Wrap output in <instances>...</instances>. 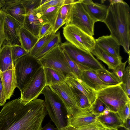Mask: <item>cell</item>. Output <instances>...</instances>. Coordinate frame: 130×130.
<instances>
[{"label": "cell", "instance_id": "obj_1", "mask_svg": "<svg viewBox=\"0 0 130 130\" xmlns=\"http://www.w3.org/2000/svg\"><path fill=\"white\" fill-rule=\"evenodd\" d=\"M47 114L43 100L24 102L16 99L7 103L0 111V130H41Z\"/></svg>", "mask_w": 130, "mask_h": 130}, {"label": "cell", "instance_id": "obj_2", "mask_svg": "<svg viewBox=\"0 0 130 130\" xmlns=\"http://www.w3.org/2000/svg\"><path fill=\"white\" fill-rule=\"evenodd\" d=\"M114 38L130 56V8L124 2L108 7L106 17L103 22Z\"/></svg>", "mask_w": 130, "mask_h": 130}, {"label": "cell", "instance_id": "obj_3", "mask_svg": "<svg viewBox=\"0 0 130 130\" xmlns=\"http://www.w3.org/2000/svg\"><path fill=\"white\" fill-rule=\"evenodd\" d=\"M45 98L47 114L57 127L60 130L68 125V113L64 103L59 96L48 86L41 93Z\"/></svg>", "mask_w": 130, "mask_h": 130}, {"label": "cell", "instance_id": "obj_4", "mask_svg": "<svg viewBox=\"0 0 130 130\" xmlns=\"http://www.w3.org/2000/svg\"><path fill=\"white\" fill-rule=\"evenodd\" d=\"M42 67L39 60L29 54L15 61L14 68L17 87L21 92Z\"/></svg>", "mask_w": 130, "mask_h": 130}, {"label": "cell", "instance_id": "obj_5", "mask_svg": "<svg viewBox=\"0 0 130 130\" xmlns=\"http://www.w3.org/2000/svg\"><path fill=\"white\" fill-rule=\"evenodd\" d=\"M60 45L63 51L82 71H96L104 68L90 52L78 48L67 41L61 43Z\"/></svg>", "mask_w": 130, "mask_h": 130}, {"label": "cell", "instance_id": "obj_6", "mask_svg": "<svg viewBox=\"0 0 130 130\" xmlns=\"http://www.w3.org/2000/svg\"><path fill=\"white\" fill-rule=\"evenodd\" d=\"M60 44L54 47L39 60L43 67L57 70L62 73L66 78L76 79L77 77L69 67Z\"/></svg>", "mask_w": 130, "mask_h": 130}, {"label": "cell", "instance_id": "obj_7", "mask_svg": "<svg viewBox=\"0 0 130 130\" xmlns=\"http://www.w3.org/2000/svg\"><path fill=\"white\" fill-rule=\"evenodd\" d=\"M96 98L103 102L110 111L117 112L130 99L120 84L109 86L96 92Z\"/></svg>", "mask_w": 130, "mask_h": 130}, {"label": "cell", "instance_id": "obj_8", "mask_svg": "<svg viewBox=\"0 0 130 130\" xmlns=\"http://www.w3.org/2000/svg\"><path fill=\"white\" fill-rule=\"evenodd\" d=\"M63 34L67 41L76 47L90 52L95 45L93 36L71 24H66L63 28Z\"/></svg>", "mask_w": 130, "mask_h": 130}, {"label": "cell", "instance_id": "obj_9", "mask_svg": "<svg viewBox=\"0 0 130 130\" xmlns=\"http://www.w3.org/2000/svg\"><path fill=\"white\" fill-rule=\"evenodd\" d=\"M82 0H75L68 24L73 25L90 36H93L95 22L84 8L81 3Z\"/></svg>", "mask_w": 130, "mask_h": 130}, {"label": "cell", "instance_id": "obj_10", "mask_svg": "<svg viewBox=\"0 0 130 130\" xmlns=\"http://www.w3.org/2000/svg\"><path fill=\"white\" fill-rule=\"evenodd\" d=\"M49 87L64 103L67 110L68 119L75 116L82 112L87 111L79 107L72 88L65 82Z\"/></svg>", "mask_w": 130, "mask_h": 130}, {"label": "cell", "instance_id": "obj_11", "mask_svg": "<svg viewBox=\"0 0 130 130\" xmlns=\"http://www.w3.org/2000/svg\"><path fill=\"white\" fill-rule=\"evenodd\" d=\"M46 86L43 67L37 71L21 92L20 101L29 102L37 99Z\"/></svg>", "mask_w": 130, "mask_h": 130}, {"label": "cell", "instance_id": "obj_12", "mask_svg": "<svg viewBox=\"0 0 130 130\" xmlns=\"http://www.w3.org/2000/svg\"><path fill=\"white\" fill-rule=\"evenodd\" d=\"M22 25L13 18L6 14L4 26L6 44L11 46H21L19 32Z\"/></svg>", "mask_w": 130, "mask_h": 130}, {"label": "cell", "instance_id": "obj_13", "mask_svg": "<svg viewBox=\"0 0 130 130\" xmlns=\"http://www.w3.org/2000/svg\"><path fill=\"white\" fill-rule=\"evenodd\" d=\"M1 9L22 25L26 14L22 0H6Z\"/></svg>", "mask_w": 130, "mask_h": 130}, {"label": "cell", "instance_id": "obj_14", "mask_svg": "<svg viewBox=\"0 0 130 130\" xmlns=\"http://www.w3.org/2000/svg\"><path fill=\"white\" fill-rule=\"evenodd\" d=\"M81 3L84 8L91 18L96 22H103L107 13L108 7L92 0H82Z\"/></svg>", "mask_w": 130, "mask_h": 130}, {"label": "cell", "instance_id": "obj_15", "mask_svg": "<svg viewBox=\"0 0 130 130\" xmlns=\"http://www.w3.org/2000/svg\"><path fill=\"white\" fill-rule=\"evenodd\" d=\"M46 22H47L42 17L41 12L36 10L32 13L26 15L22 25L38 38L40 29L42 25Z\"/></svg>", "mask_w": 130, "mask_h": 130}, {"label": "cell", "instance_id": "obj_16", "mask_svg": "<svg viewBox=\"0 0 130 130\" xmlns=\"http://www.w3.org/2000/svg\"><path fill=\"white\" fill-rule=\"evenodd\" d=\"M96 44L104 51L116 57L119 58L120 45L110 35L103 36L95 39Z\"/></svg>", "mask_w": 130, "mask_h": 130}, {"label": "cell", "instance_id": "obj_17", "mask_svg": "<svg viewBox=\"0 0 130 130\" xmlns=\"http://www.w3.org/2000/svg\"><path fill=\"white\" fill-rule=\"evenodd\" d=\"M96 119L105 127L110 130H116L121 127L123 123L117 112L110 111L108 108Z\"/></svg>", "mask_w": 130, "mask_h": 130}, {"label": "cell", "instance_id": "obj_18", "mask_svg": "<svg viewBox=\"0 0 130 130\" xmlns=\"http://www.w3.org/2000/svg\"><path fill=\"white\" fill-rule=\"evenodd\" d=\"M0 73L6 99L9 100L17 87L14 67Z\"/></svg>", "mask_w": 130, "mask_h": 130}, {"label": "cell", "instance_id": "obj_19", "mask_svg": "<svg viewBox=\"0 0 130 130\" xmlns=\"http://www.w3.org/2000/svg\"><path fill=\"white\" fill-rule=\"evenodd\" d=\"M71 87L75 88L82 92L88 98L91 105L96 99V92L84 81L78 78H66L65 82Z\"/></svg>", "mask_w": 130, "mask_h": 130}, {"label": "cell", "instance_id": "obj_20", "mask_svg": "<svg viewBox=\"0 0 130 130\" xmlns=\"http://www.w3.org/2000/svg\"><path fill=\"white\" fill-rule=\"evenodd\" d=\"M91 53L106 64L109 69L112 70L122 62L121 57L116 58L112 56L104 51L96 44Z\"/></svg>", "mask_w": 130, "mask_h": 130}, {"label": "cell", "instance_id": "obj_21", "mask_svg": "<svg viewBox=\"0 0 130 130\" xmlns=\"http://www.w3.org/2000/svg\"><path fill=\"white\" fill-rule=\"evenodd\" d=\"M80 79L95 92L109 86L100 80L95 71H82Z\"/></svg>", "mask_w": 130, "mask_h": 130}, {"label": "cell", "instance_id": "obj_22", "mask_svg": "<svg viewBox=\"0 0 130 130\" xmlns=\"http://www.w3.org/2000/svg\"><path fill=\"white\" fill-rule=\"evenodd\" d=\"M19 35L22 47L29 54L39 38L22 25L19 29Z\"/></svg>", "mask_w": 130, "mask_h": 130}, {"label": "cell", "instance_id": "obj_23", "mask_svg": "<svg viewBox=\"0 0 130 130\" xmlns=\"http://www.w3.org/2000/svg\"><path fill=\"white\" fill-rule=\"evenodd\" d=\"M96 119V117L91 111H84L75 116L68 119V125L75 128L84 126L93 122Z\"/></svg>", "mask_w": 130, "mask_h": 130}, {"label": "cell", "instance_id": "obj_24", "mask_svg": "<svg viewBox=\"0 0 130 130\" xmlns=\"http://www.w3.org/2000/svg\"><path fill=\"white\" fill-rule=\"evenodd\" d=\"M14 67L11 47L6 44H3L0 52V72H4Z\"/></svg>", "mask_w": 130, "mask_h": 130}, {"label": "cell", "instance_id": "obj_25", "mask_svg": "<svg viewBox=\"0 0 130 130\" xmlns=\"http://www.w3.org/2000/svg\"><path fill=\"white\" fill-rule=\"evenodd\" d=\"M43 68L46 86L55 85L65 82L66 78L61 73L52 69Z\"/></svg>", "mask_w": 130, "mask_h": 130}, {"label": "cell", "instance_id": "obj_26", "mask_svg": "<svg viewBox=\"0 0 130 130\" xmlns=\"http://www.w3.org/2000/svg\"><path fill=\"white\" fill-rule=\"evenodd\" d=\"M95 72L100 80L109 86L120 84L122 83L113 72L109 71L105 68Z\"/></svg>", "mask_w": 130, "mask_h": 130}, {"label": "cell", "instance_id": "obj_27", "mask_svg": "<svg viewBox=\"0 0 130 130\" xmlns=\"http://www.w3.org/2000/svg\"><path fill=\"white\" fill-rule=\"evenodd\" d=\"M61 43L60 34L58 32L55 34L34 57L38 60L40 59L54 47Z\"/></svg>", "mask_w": 130, "mask_h": 130}, {"label": "cell", "instance_id": "obj_28", "mask_svg": "<svg viewBox=\"0 0 130 130\" xmlns=\"http://www.w3.org/2000/svg\"><path fill=\"white\" fill-rule=\"evenodd\" d=\"M71 87L76 96L79 107L83 110L91 112V105L87 97L78 89Z\"/></svg>", "mask_w": 130, "mask_h": 130}, {"label": "cell", "instance_id": "obj_29", "mask_svg": "<svg viewBox=\"0 0 130 130\" xmlns=\"http://www.w3.org/2000/svg\"><path fill=\"white\" fill-rule=\"evenodd\" d=\"M61 7H51L40 11L41 12L43 19L46 22L50 23L54 26Z\"/></svg>", "mask_w": 130, "mask_h": 130}, {"label": "cell", "instance_id": "obj_30", "mask_svg": "<svg viewBox=\"0 0 130 130\" xmlns=\"http://www.w3.org/2000/svg\"><path fill=\"white\" fill-rule=\"evenodd\" d=\"M75 0H65L64 4L60 8V13L62 18L66 23L69 22L73 5Z\"/></svg>", "mask_w": 130, "mask_h": 130}, {"label": "cell", "instance_id": "obj_31", "mask_svg": "<svg viewBox=\"0 0 130 130\" xmlns=\"http://www.w3.org/2000/svg\"><path fill=\"white\" fill-rule=\"evenodd\" d=\"M55 34L53 32H52L39 39L29 54L34 57L43 48L46 44L53 37Z\"/></svg>", "mask_w": 130, "mask_h": 130}, {"label": "cell", "instance_id": "obj_32", "mask_svg": "<svg viewBox=\"0 0 130 130\" xmlns=\"http://www.w3.org/2000/svg\"><path fill=\"white\" fill-rule=\"evenodd\" d=\"M130 66L128 64L125 68L120 85L130 99Z\"/></svg>", "mask_w": 130, "mask_h": 130}, {"label": "cell", "instance_id": "obj_33", "mask_svg": "<svg viewBox=\"0 0 130 130\" xmlns=\"http://www.w3.org/2000/svg\"><path fill=\"white\" fill-rule=\"evenodd\" d=\"M26 15L30 13L41 5V0H22Z\"/></svg>", "mask_w": 130, "mask_h": 130}, {"label": "cell", "instance_id": "obj_34", "mask_svg": "<svg viewBox=\"0 0 130 130\" xmlns=\"http://www.w3.org/2000/svg\"><path fill=\"white\" fill-rule=\"evenodd\" d=\"M109 108L101 101L96 98L94 103L91 105V111L96 117L103 113Z\"/></svg>", "mask_w": 130, "mask_h": 130}, {"label": "cell", "instance_id": "obj_35", "mask_svg": "<svg viewBox=\"0 0 130 130\" xmlns=\"http://www.w3.org/2000/svg\"><path fill=\"white\" fill-rule=\"evenodd\" d=\"M75 128L78 130H110L104 126L97 119L87 125Z\"/></svg>", "mask_w": 130, "mask_h": 130}, {"label": "cell", "instance_id": "obj_36", "mask_svg": "<svg viewBox=\"0 0 130 130\" xmlns=\"http://www.w3.org/2000/svg\"><path fill=\"white\" fill-rule=\"evenodd\" d=\"M11 47V53L13 62L22 57L29 54L21 46L14 45Z\"/></svg>", "mask_w": 130, "mask_h": 130}, {"label": "cell", "instance_id": "obj_37", "mask_svg": "<svg viewBox=\"0 0 130 130\" xmlns=\"http://www.w3.org/2000/svg\"><path fill=\"white\" fill-rule=\"evenodd\" d=\"M63 52L71 70L78 78L80 79L82 71L77 63L72 60L65 52Z\"/></svg>", "mask_w": 130, "mask_h": 130}, {"label": "cell", "instance_id": "obj_38", "mask_svg": "<svg viewBox=\"0 0 130 130\" xmlns=\"http://www.w3.org/2000/svg\"><path fill=\"white\" fill-rule=\"evenodd\" d=\"M6 13L1 9L0 10V52L5 41L4 29Z\"/></svg>", "mask_w": 130, "mask_h": 130}, {"label": "cell", "instance_id": "obj_39", "mask_svg": "<svg viewBox=\"0 0 130 130\" xmlns=\"http://www.w3.org/2000/svg\"><path fill=\"white\" fill-rule=\"evenodd\" d=\"M65 0H52L40 6L37 9V10L41 11L49 7L57 6L61 7L64 5Z\"/></svg>", "mask_w": 130, "mask_h": 130}, {"label": "cell", "instance_id": "obj_40", "mask_svg": "<svg viewBox=\"0 0 130 130\" xmlns=\"http://www.w3.org/2000/svg\"><path fill=\"white\" fill-rule=\"evenodd\" d=\"M130 102L122 106L117 112L123 122L126 119L130 118Z\"/></svg>", "mask_w": 130, "mask_h": 130}, {"label": "cell", "instance_id": "obj_41", "mask_svg": "<svg viewBox=\"0 0 130 130\" xmlns=\"http://www.w3.org/2000/svg\"><path fill=\"white\" fill-rule=\"evenodd\" d=\"M53 26L49 23L47 22L43 24L39 30L38 37L39 39L53 32Z\"/></svg>", "mask_w": 130, "mask_h": 130}, {"label": "cell", "instance_id": "obj_42", "mask_svg": "<svg viewBox=\"0 0 130 130\" xmlns=\"http://www.w3.org/2000/svg\"><path fill=\"white\" fill-rule=\"evenodd\" d=\"M127 62L126 61L124 62H122L113 70V72L121 82Z\"/></svg>", "mask_w": 130, "mask_h": 130}, {"label": "cell", "instance_id": "obj_43", "mask_svg": "<svg viewBox=\"0 0 130 130\" xmlns=\"http://www.w3.org/2000/svg\"><path fill=\"white\" fill-rule=\"evenodd\" d=\"M66 23L62 18L60 13V11L53 26V32L55 34L60 28Z\"/></svg>", "mask_w": 130, "mask_h": 130}, {"label": "cell", "instance_id": "obj_44", "mask_svg": "<svg viewBox=\"0 0 130 130\" xmlns=\"http://www.w3.org/2000/svg\"><path fill=\"white\" fill-rule=\"evenodd\" d=\"M7 100L0 73V106H2L4 105Z\"/></svg>", "mask_w": 130, "mask_h": 130}, {"label": "cell", "instance_id": "obj_45", "mask_svg": "<svg viewBox=\"0 0 130 130\" xmlns=\"http://www.w3.org/2000/svg\"><path fill=\"white\" fill-rule=\"evenodd\" d=\"M41 130H59L57 127L55 128L54 126L51 124L49 122L46 124L42 128Z\"/></svg>", "mask_w": 130, "mask_h": 130}, {"label": "cell", "instance_id": "obj_46", "mask_svg": "<svg viewBox=\"0 0 130 130\" xmlns=\"http://www.w3.org/2000/svg\"><path fill=\"white\" fill-rule=\"evenodd\" d=\"M130 118L126 119L124 122L121 127H124L126 130H130Z\"/></svg>", "mask_w": 130, "mask_h": 130}, {"label": "cell", "instance_id": "obj_47", "mask_svg": "<svg viewBox=\"0 0 130 130\" xmlns=\"http://www.w3.org/2000/svg\"><path fill=\"white\" fill-rule=\"evenodd\" d=\"M59 130H78L76 128L70 125H68L65 127Z\"/></svg>", "mask_w": 130, "mask_h": 130}, {"label": "cell", "instance_id": "obj_48", "mask_svg": "<svg viewBox=\"0 0 130 130\" xmlns=\"http://www.w3.org/2000/svg\"><path fill=\"white\" fill-rule=\"evenodd\" d=\"M110 4H113L119 3H123L124 1L122 0H111L109 1Z\"/></svg>", "mask_w": 130, "mask_h": 130}, {"label": "cell", "instance_id": "obj_49", "mask_svg": "<svg viewBox=\"0 0 130 130\" xmlns=\"http://www.w3.org/2000/svg\"><path fill=\"white\" fill-rule=\"evenodd\" d=\"M5 0H0V10L4 5Z\"/></svg>", "mask_w": 130, "mask_h": 130}, {"label": "cell", "instance_id": "obj_50", "mask_svg": "<svg viewBox=\"0 0 130 130\" xmlns=\"http://www.w3.org/2000/svg\"><path fill=\"white\" fill-rule=\"evenodd\" d=\"M116 130H118V129H116Z\"/></svg>", "mask_w": 130, "mask_h": 130}]
</instances>
